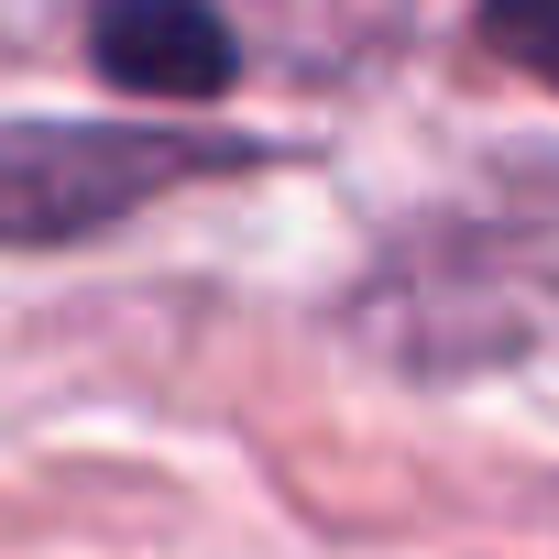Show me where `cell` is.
I'll list each match as a JSON object with an SVG mask.
<instances>
[{"label":"cell","instance_id":"cell-1","mask_svg":"<svg viewBox=\"0 0 559 559\" xmlns=\"http://www.w3.org/2000/svg\"><path fill=\"white\" fill-rule=\"evenodd\" d=\"M241 143L219 132H143V121H0V252L99 241L132 209L230 176Z\"/></svg>","mask_w":559,"mask_h":559},{"label":"cell","instance_id":"cell-2","mask_svg":"<svg viewBox=\"0 0 559 559\" xmlns=\"http://www.w3.org/2000/svg\"><path fill=\"white\" fill-rule=\"evenodd\" d=\"M88 56L143 99H219L241 78V45L209 0H88Z\"/></svg>","mask_w":559,"mask_h":559},{"label":"cell","instance_id":"cell-3","mask_svg":"<svg viewBox=\"0 0 559 559\" xmlns=\"http://www.w3.org/2000/svg\"><path fill=\"white\" fill-rule=\"evenodd\" d=\"M483 45L559 88V0H483Z\"/></svg>","mask_w":559,"mask_h":559}]
</instances>
